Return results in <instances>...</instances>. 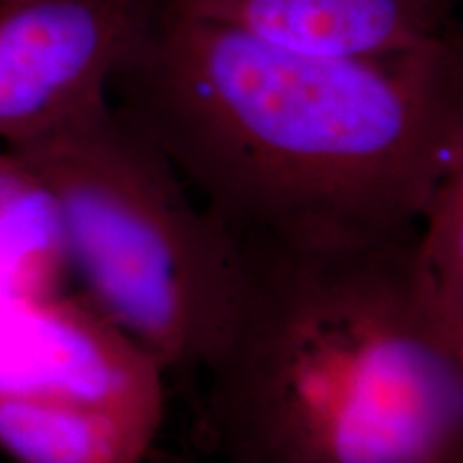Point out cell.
I'll list each match as a JSON object with an SVG mask.
<instances>
[{
  "mask_svg": "<svg viewBox=\"0 0 463 463\" xmlns=\"http://www.w3.org/2000/svg\"><path fill=\"white\" fill-rule=\"evenodd\" d=\"M414 242L433 300L450 326L463 333V167L439 184Z\"/></svg>",
  "mask_w": 463,
  "mask_h": 463,
  "instance_id": "obj_9",
  "label": "cell"
},
{
  "mask_svg": "<svg viewBox=\"0 0 463 463\" xmlns=\"http://www.w3.org/2000/svg\"><path fill=\"white\" fill-rule=\"evenodd\" d=\"M159 0H0V144L15 146L109 101Z\"/></svg>",
  "mask_w": 463,
  "mask_h": 463,
  "instance_id": "obj_4",
  "label": "cell"
},
{
  "mask_svg": "<svg viewBox=\"0 0 463 463\" xmlns=\"http://www.w3.org/2000/svg\"><path fill=\"white\" fill-rule=\"evenodd\" d=\"M0 392L165 410V373L82 294L0 298Z\"/></svg>",
  "mask_w": 463,
  "mask_h": 463,
  "instance_id": "obj_5",
  "label": "cell"
},
{
  "mask_svg": "<svg viewBox=\"0 0 463 463\" xmlns=\"http://www.w3.org/2000/svg\"><path fill=\"white\" fill-rule=\"evenodd\" d=\"M67 279L71 270L54 200L0 144V298L62 292Z\"/></svg>",
  "mask_w": 463,
  "mask_h": 463,
  "instance_id": "obj_8",
  "label": "cell"
},
{
  "mask_svg": "<svg viewBox=\"0 0 463 463\" xmlns=\"http://www.w3.org/2000/svg\"><path fill=\"white\" fill-rule=\"evenodd\" d=\"M7 148L54 200L80 294L165 375L200 378L239 303L242 239L112 99Z\"/></svg>",
  "mask_w": 463,
  "mask_h": 463,
  "instance_id": "obj_3",
  "label": "cell"
},
{
  "mask_svg": "<svg viewBox=\"0 0 463 463\" xmlns=\"http://www.w3.org/2000/svg\"><path fill=\"white\" fill-rule=\"evenodd\" d=\"M165 410L0 392V450L14 463H144Z\"/></svg>",
  "mask_w": 463,
  "mask_h": 463,
  "instance_id": "obj_7",
  "label": "cell"
},
{
  "mask_svg": "<svg viewBox=\"0 0 463 463\" xmlns=\"http://www.w3.org/2000/svg\"><path fill=\"white\" fill-rule=\"evenodd\" d=\"M112 92L242 241L403 234L463 167L455 31L389 56H317L159 0Z\"/></svg>",
  "mask_w": 463,
  "mask_h": 463,
  "instance_id": "obj_1",
  "label": "cell"
},
{
  "mask_svg": "<svg viewBox=\"0 0 463 463\" xmlns=\"http://www.w3.org/2000/svg\"><path fill=\"white\" fill-rule=\"evenodd\" d=\"M416 228L242 241L239 303L200 373L204 450L219 463H463V333L431 297Z\"/></svg>",
  "mask_w": 463,
  "mask_h": 463,
  "instance_id": "obj_2",
  "label": "cell"
},
{
  "mask_svg": "<svg viewBox=\"0 0 463 463\" xmlns=\"http://www.w3.org/2000/svg\"><path fill=\"white\" fill-rule=\"evenodd\" d=\"M457 0H161L174 14L217 22L294 52L389 56L453 33Z\"/></svg>",
  "mask_w": 463,
  "mask_h": 463,
  "instance_id": "obj_6",
  "label": "cell"
}]
</instances>
